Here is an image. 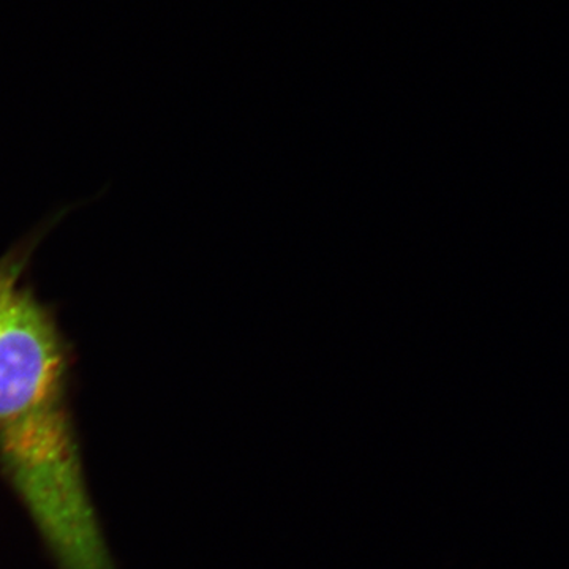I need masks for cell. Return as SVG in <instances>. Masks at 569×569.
<instances>
[{"label":"cell","instance_id":"6da1fadb","mask_svg":"<svg viewBox=\"0 0 569 569\" xmlns=\"http://www.w3.org/2000/svg\"><path fill=\"white\" fill-rule=\"evenodd\" d=\"M52 224L0 257V467L61 569H114L71 422L73 346L29 277Z\"/></svg>","mask_w":569,"mask_h":569}]
</instances>
